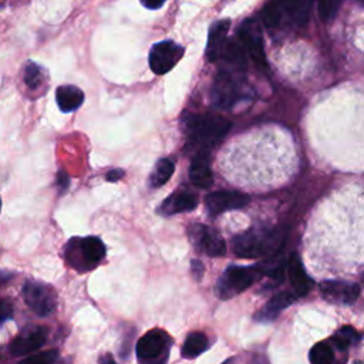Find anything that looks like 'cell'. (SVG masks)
Masks as SVG:
<instances>
[{
    "label": "cell",
    "mask_w": 364,
    "mask_h": 364,
    "mask_svg": "<svg viewBox=\"0 0 364 364\" xmlns=\"http://www.w3.org/2000/svg\"><path fill=\"white\" fill-rule=\"evenodd\" d=\"M189 179L191 182L200 189H206L212 185L213 176H212V169L209 165L208 156L202 152L198 154L189 166Z\"/></svg>",
    "instance_id": "ac0fdd59"
},
{
    "label": "cell",
    "mask_w": 364,
    "mask_h": 364,
    "mask_svg": "<svg viewBox=\"0 0 364 364\" xmlns=\"http://www.w3.org/2000/svg\"><path fill=\"white\" fill-rule=\"evenodd\" d=\"M220 58L233 70H243L246 67V51L237 41H226Z\"/></svg>",
    "instance_id": "44dd1931"
},
{
    "label": "cell",
    "mask_w": 364,
    "mask_h": 364,
    "mask_svg": "<svg viewBox=\"0 0 364 364\" xmlns=\"http://www.w3.org/2000/svg\"><path fill=\"white\" fill-rule=\"evenodd\" d=\"M208 346H209L208 337L203 333L193 331L186 337L182 346V355L185 358H195L199 354H202L208 348Z\"/></svg>",
    "instance_id": "7402d4cb"
},
{
    "label": "cell",
    "mask_w": 364,
    "mask_h": 364,
    "mask_svg": "<svg viewBox=\"0 0 364 364\" xmlns=\"http://www.w3.org/2000/svg\"><path fill=\"white\" fill-rule=\"evenodd\" d=\"M210 95L213 104L223 109H229L237 102L240 98V88L230 71L222 70L216 74Z\"/></svg>",
    "instance_id": "ba28073f"
},
{
    "label": "cell",
    "mask_w": 364,
    "mask_h": 364,
    "mask_svg": "<svg viewBox=\"0 0 364 364\" xmlns=\"http://www.w3.org/2000/svg\"><path fill=\"white\" fill-rule=\"evenodd\" d=\"M192 273L195 274V279H196V280H200V279H202V274H203V266H202V263H199L198 260H192Z\"/></svg>",
    "instance_id": "1f68e13d"
},
{
    "label": "cell",
    "mask_w": 364,
    "mask_h": 364,
    "mask_svg": "<svg viewBox=\"0 0 364 364\" xmlns=\"http://www.w3.org/2000/svg\"><path fill=\"white\" fill-rule=\"evenodd\" d=\"M55 358H57V351L55 350H48V351H44V353L28 355L24 360H21L20 364H51Z\"/></svg>",
    "instance_id": "83f0119b"
},
{
    "label": "cell",
    "mask_w": 364,
    "mask_h": 364,
    "mask_svg": "<svg viewBox=\"0 0 364 364\" xmlns=\"http://www.w3.org/2000/svg\"><path fill=\"white\" fill-rule=\"evenodd\" d=\"M104 256L105 246L95 236L81 239L74 237L73 240H70V243H67L65 247L67 263L80 272H85L95 267Z\"/></svg>",
    "instance_id": "277c9868"
},
{
    "label": "cell",
    "mask_w": 364,
    "mask_h": 364,
    "mask_svg": "<svg viewBox=\"0 0 364 364\" xmlns=\"http://www.w3.org/2000/svg\"><path fill=\"white\" fill-rule=\"evenodd\" d=\"M313 0H269L262 10L264 26L274 28L283 20L296 27H303L310 16Z\"/></svg>",
    "instance_id": "7a4b0ae2"
},
{
    "label": "cell",
    "mask_w": 364,
    "mask_h": 364,
    "mask_svg": "<svg viewBox=\"0 0 364 364\" xmlns=\"http://www.w3.org/2000/svg\"><path fill=\"white\" fill-rule=\"evenodd\" d=\"M249 203V196L237 191H216L205 198V206L209 215L216 216L222 212L239 209Z\"/></svg>",
    "instance_id": "7c38bea8"
},
{
    "label": "cell",
    "mask_w": 364,
    "mask_h": 364,
    "mask_svg": "<svg viewBox=\"0 0 364 364\" xmlns=\"http://www.w3.org/2000/svg\"><path fill=\"white\" fill-rule=\"evenodd\" d=\"M287 274H289V280L293 286V290H294V294L297 297L300 296H304L310 287H311V280L310 277L307 276L306 273V269L299 257V255L293 253L290 257H289V262H287Z\"/></svg>",
    "instance_id": "9a60e30c"
},
{
    "label": "cell",
    "mask_w": 364,
    "mask_h": 364,
    "mask_svg": "<svg viewBox=\"0 0 364 364\" xmlns=\"http://www.w3.org/2000/svg\"><path fill=\"white\" fill-rule=\"evenodd\" d=\"M100 364H117V363L114 361V358H112L111 354H105V355H102V357L100 358Z\"/></svg>",
    "instance_id": "836d02e7"
},
{
    "label": "cell",
    "mask_w": 364,
    "mask_h": 364,
    "mask_svg": "<svg viewBox=\"0 0 364 364\" xmlns=\"http://www.w3.org/2000/svg\"><path fill=\"white\" fill-rule=\"evenodd\" d=\"M124 175H125V172H124L122 169L115 168V169L109 171V172L105 175V179H107L108 182H117V181L122 179V178H124Z\"/></svg>",
    "instance_id": "f546056e"
},
{
    "label": "cell",
    "mask_w": 364,
    "mask_h": 364,
    "mask_svg": "<svg viewBox=\"0 0 364 364\" xmlns=\"http://www.w3.org/2000/svg\"><path fill=\"white\" fill-rule=\"evenodd\" d=\"M141 3L149 10H156L165 3V0H141Z\"/></svg>",
    "instance_id": "d6a6232c"
},
{
    "label": "cell",
    "mask_w": 364,
    "mask_h": 364,
    "mask_svg": "<svg viewBox=\"0 0 364 364\" xmlns=\"http://www.w3.org/2000/svg\"><path fill=\"white\" fill-rule=\"evenodd\" d=\"M55 182H57V186H58L61 191H65V189L68 188V185H70V178H68V175H67L64 171H60V172L57 173Z\"/></svg>",
    "instance_id": "f1b7e54d"
},
{
    "label": "cell",
    "mask_w": 364,
    "mask_h": 364,
    "mask_svg": "<svg viewBox=\"0 0 364 364\" xmlns=\"http://www.w3.org/2000/svg\"><path fill=\"white\" fill-rule=\"evenodd\" d=\"M173 169H175V166L171 159H168V158L159 159L149 176V186L159 188V186L165 185L171 179Z\"/></svg>",
    "instance_id": "603a6c76"
},
{
    "label": "cell",
    "mask_w": 364,
    "mask_h": 364,
    "mask_svg": "<svg viewBox=\"0 0 364 364\" xmlns=\"http://www.w3.org/2000/svg\"><path fill=\"white\" fill-rule=\"evenodd\" d=\"M283 233L280 230L252 229L233 239V252L239 257L256 259L270 256L280 249Z\"/></svg>",
    "instance_id": "6da1fadb"
},
{
    "label": "cell",
    "mask_w": 364,
    "mask_h": 364,
    "mask_svg": "<svg viewBox=\"0 0 364 364\" xmlns=\"http://www.w3.org/2000/svg\"><path fill=\"white\" fill-rule=\"evenodd\" d=\"M239 40L246 54L260 68H266L267 60L263 47V34L256 20L247 18L239 27Z\"/></svg>",
    "instance_id": "52a82bcc"
},
{
    "label": "cell",
    "mask_w": 364,
    "mask_h": 364,
    "mask_svg": "<svg viewBox=\"0 0 364 364\" xmlns=\"http://www.w3.org/2000/svg\"><path fill=\"white\" fill-rule=\"evenodd\" d=\"M309 358L311 364H334L333 347L326 341H318L311 347Z\"/></svg>",
    "instance_id": "cb8c5ba5"
},
{
    "label": "cell",
    "mask_w": 364,
    "mask_h": 364,
    "mask_svg": "<svg viewBox=\"0 0 364 364\" xmlns=\"http://www.w3.org/2000/svg\"><path fill=\"white\" fill-rule=\"evenodd\" d=\"M297 299V296L291 291H280L277 294H274L272 299L267 300V303L256 313L255 318L257 321H272L274 320L286 307H289L294 300Z\"/></svg>",
    "instance_id": "5bb4252c"
},
{
    "label": "cell",
    "mask_w": 364,
    "mask_h": 364,
    "mask_svg": "<svg viewBox=\"0 0 364 364\" xmlns=\"http://www.w3.org/2000/svg\"><path fill=\"white\" fill-rule=\"evenodd\" d=\"M172 340L161 328L145 333L136 343V357L139 364H166Z\"/></svg>",
    "instance_id": "5b68a950"
},
{
    "label": "cell",
    "mask_w": 364,
    "mask_h": 364,
    "mask_svg": "<svg viewBox=\"0 0 364 364\" xmlns=\"http://www.w3.org/2000/svg\"><path fill=\"white\" fill-rule=\"evenodd\" d=\"M23 78H24V82H26V85L28 88H31V90L38 88L41 85V82H43V70H41V67L37 65L33 61H28L24 65Z\"/></svg>",
    "instance_id": "d4e9b609"
},
{
    "label": "cell",
    "mask_w": 364,
    "mask_h": 364,
    "mask_svg": "<svg viewBox=\"0 0 364 364\" xmlns=\"http://www.w3.org/2000/svg\"><path fill=\"white\" fill-rule=\"evenodd\" d=\"M323 299L334 304H353L360 294V289L354 283L344 280H326L320 284Z\"/></svg>",
    "instance_id": "4fadbf2b"
},
{
    "label": "cell",
    "mask_w": 364,
    "mask_h": 364,
    "mask_svg": "<svg viewBox=\"0 0 364 364\" xmlns=\"http://www.w3.org/2000/svg\"><path fill=\"white\" fill-rule=\"evenodd\" d=\"M318 1V16L323 21H330L336 17L341 0H317Z\"/></svg>",
    "instance_id": "4316f807"
},
{
    "label": "cell",
    "mask_w": 364,
    "mask_h": 364,
    "mask_svg": "<svg viewBox=\"0 0 364 364\" xmlns=\"http://www.w3.org/2000/svg\"><path fill=\"white\" fill-rule=\"evenodd\" d=\"M46 331L44 328H36V330H30L27 333L20 334L18 337H16L11 344H10V351L14 355H24L28 354L37 348H40L44 341H46Z\"/></svg>",
    "instance_id": "2e32d148"
},
{
    "label": "cell",
    "mask_w": 364,
    "mask_h": 364,
    "mask_svg": "<svg viewBox=\"0 0 364 364\" xmlns=\"http://www.w3.org/2000/svg\"><path fill=\"white\" fill-rule=\"evenodd\" d=\"M188 235L193 246L210 257H220L226 253V245L222 236L205 225H192L188 229Z\"/></svg>",
    "instance_id": "9c48e42d"
},
{
    "label": "cell",
    "mask_w": 364,
    "mask_h": 364,
    "mask_svg": "<svg viewBox=\"0 0 364 364\" xmlns=\"http://www.w3.org/2000/svg\"><path fill=\"white\" fill-rule=\"evenodd\" d=\"M23 297L26 304L38 316L51 314L57 304L54 291L48 286L37 282H27L24 284Z\"/></svg>",
    "instance_id": "30bf717a"
},
{
    "label": "cell",
    "mask_w": 364,
    "mask_h": 364,
    "mask_svg": "<svg viewBox=\"0 0 364 364\" xmlns=\"http://www.w3.org/2000/svg\"><path fill=\"white\" fill-rule=\"evenodd\" d=\"M55 101L63 112H71L84 102V92L75 85L64 84L55 90Z\"/></svg>",
    "instance_id": "ffe728a7"
},
{
    "label": "cell",
    "mask_w": 364,
    "mask_h": 364,
    "mask_svg": "<svg viewBox=\"0 0 364 364\" xmlns=\"http://www.w3.org/2000/svg\"><path fill=\"white\" fill-rule=\"evenodd\" d=\"M182 55L183 48L179 44L169 40L156 43L149 51V67L158 75L165 74L176 65Z\"/></svg>",
    "instance_id": "8fae6325"
},
{
    "label": "cell",
    "mask_w": 364,
    "mask_h": 364,
    "mask_svg": "<svg viewBox=\"0 0 364 364\" xmlns=\"http://www.w3.org/2000/svg\"><path fill=\"white\" fill-rule=\"evenodd\" d=\"M358 338V333L350 327V326H346V327H341L333 337V343L334 346L338 348V350H347L354 341H357Z\"/></svg>",
    "instance_id": "484cf974"
},
{
    "label": "cell",
    "mask_w": 364,
    "mask_h": 364,
    "mask_svg": "<svg viewBox=\"0 0 364 364\" xmlns=\"http://www.w3.org/2000/svg\"><path fill=\"white\" fill-rule=\"evenodd\" d=\"M11 314V307L7 301L0 300V323H3L4 320H7Z\"/></svg>",
    "instance_id": "4dcf8cb0"
},
{
    "label": "cell",
    "mask_w": 364,
    "mask_h": 364,
    "mask_svg": "<svg viewBox=\"0 0 364 364\" xmlns=\"http://www.w3.org/2000/svg\"><path fill=\"white\" fill-rule=\"evenodd\" d=\"M0 209H1V199H0Z\"/></svg>",
    "instance_id": "e575fe53"
},
{
    "label": "cell",
    "mask_w": 364,
    "mask_h": 364,
    "mask_svg": "<svg viewBox=\"0 0 364 364\" xmlns=\"http://www.w3.org/2000/svg\"><path fill=\"white\" fill-rule=\"evenodd\" d=\"M188 135L203 148L215 146L229 131L230 124L222 117L200 114L189 115L185 121Z\"/></svg>",
    "instance_id": "3957f363"
},
{
    "label": "cell",
    "mask_w": 364,
    "mask_h": 364,
    "mask_svg": "<svg viewBox=\"0 0 364 364\" xmlns=\"http://www.w3.org/2000/svg\"><path fill=\"white\" fill-rule=\"evenodd\" d=\"M260 276L262 270L255 266H230L218 280L216 293L220 299H229L249 289Z\"/></svg>",
    "instance_id": "8992f818"
},
{
    "label": "cell",
    "mask_w": 364,
    "mask_h": 364,
    "mask_svg": "<svg viewBox=\"0 0 364 364\" xmlns=\"http://www.w3.org/2000/svg\"><path fill=\"white\" fill-rule=\"evenodd\" d=\"M196 205H198V199L195 195L189 192H175L162 202L159 210L164 215H173V213L192 210L196 208Z\"/></svg>",
    "instance_id": "d6986e66"
},
{
    "label": "cell",
    "mask_w": 364,
    "mask_h": 364,
    "mask_svg": "<svg viewBox=\"0 0 364 364\" xmlns=\"http://www.w3.org/2000/svg\"><path fill=\"white\" fill-rule=\"evenodd\" d=\"M229 24H230L229 20H220L210 27L209 37H208V47H206V57L209 61H216L220 58V54L226 44Z\"/></svg>",
    "instance_id": "e0dca14e"
}]
</instances>
